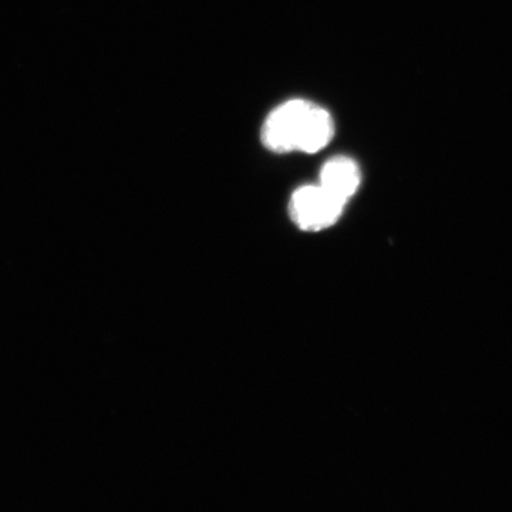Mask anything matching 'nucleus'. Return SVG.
Returning <instances> with one entry per match:
<instances>
[{
  "label": "nucleus",
  "instance_id": "3",
  "mask_svg": "<svg viewBox=\"0 0 512 512\" xmlns=\"http://www.w3.org/2000/svg\"><path fill=\"white\" fill-rule=\"evenodd\" d=\"M362 181L359 165L348 157H335L320 171V187L346 202L356 194Z\"/></svg>",
  "mask_w": 512,
  "mask_h": 512
},
{
  "label": "nucleus",
  "instance_id": "1",
  "mask_svg": "<svg viewBox=\"0 0 512 512\" xmlns=\"http://www.w3.org/2000/svg\"><path fill=\"white\" fill-rule=\"evenodd\" d=\"M335 134L332 114L308 100H291L276 107L262 127V143L274 153L315 154Z\"/></svg>",
  "mask_w": 512,
  "mask_h": 512
},
{
  "label": "nucleus",
  "instance_id": "2",
  "mask_svg": "<svg viewBox=\"0 0 512 512\" xmlns=\"http://www.w3.org/2000/svg\"><path fill=\"white\" fill-rule=\"evenodd\" d=\"M346 202L339 200L320 185H305L293 192L289 212L303 231H322L342 217Z\"/></svg>",
  "mask_w": 512,
  "mask_h": 512
}]
</instances>
